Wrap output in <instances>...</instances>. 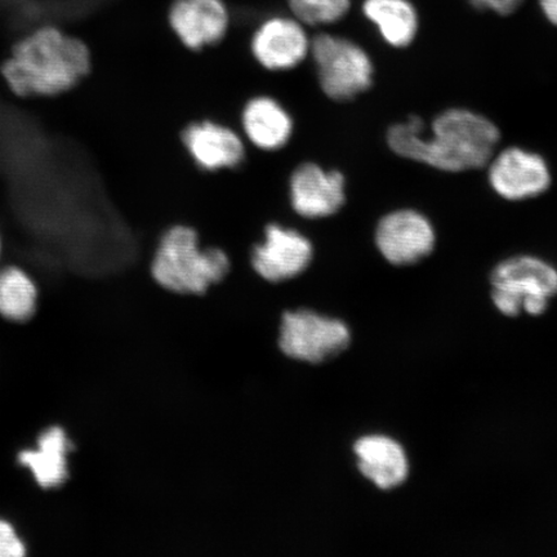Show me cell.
<instances>
[{
    "instance_id": "obj_1",
    "label": "cell",
    "mask_w": 557,
    "mask_h": 557,
    "mask_svg": "<svg viewBox=\"0 0 557 557\" xmlns=\"http://www.w3.org/2000/svg\"><path fill=\"white\" fill-rule=\"evenodd\" d=\"M420 116L393 125L387 144L395 154L445 172L486 166L500 139L497 125L466 109H449L436 117L431 135H424Z\"/></svg>"
},
{
    "instance_id": "obj_2",
    "label": "cell",
    "mask_w": 557,
    "mask_h": 557,
    "mask_svg": "<svg viewBox=\"0 0 557 557\" xmlns=\"http://www.w3.org/2000/svg\"><path fill=\"white\" fill-rule=\"evenodd\" d=\"M92 69L88 47L53 27L21 40L2 67L13 94L58 96L78 86Z\"/></svg>"
},
{
    "instance_id": "obj_3",
    "label": "cell",
    "mask_w": 557,
    "mask_h": 557,
    "mask_svg": "<svg viewBox=\"0 0 557 557\" xmlns=\"http://www.w3.org/2000/svg\"><path fill=\"white\" fill-rule=\"evenodd\" d=\"M232 269L224 248L205 246L197 227L173 224L159 236L151 260L152 278L172 294L200 296L221 283Z\"/></svg>"
},
{
    "instance_id": "obj_4",
    "label": "cell",
    "mask_w": 557,
    "mask_h": 557,
    "mask_svg": "<svg viewBox=\"0 0 557 557\" xmlns=\"http://www.w3.org/2000/svg\"><path fill=\"white\" fill-rule=\"evenodd\" d=\"M309 55L318 86L331 101H352L373 86V62L350 39L319 34L311 39Z\"/></svg>"
},
{
    "instance_id": "obj_5",
    "label": "cell",
    "mask_w": 557,
    "mask_h": 557,
    "mask_svg": "<svg viewBox=\"0 0 557 557\" xmlns=\"http://www.w3.org/2000/svg\"><path fill=\"white\" fill-rule=\"evenodd\" d=\"M491 283L493 302L505 315L539 317L557 295V270L539 257L517 256L493 270Z\"/></svg>"
},
{
    "instance_id": "obj_6",
    "label": "cell",
    "mask_w": 557,
    "mask_h": 557,
    "mask_svg": "<svg viewBox=\"0 0 557 557\" xmlns=\"http://www.w3.org/2000/svg\"><path fill=\"white\" fill-rule=\"evenodd\" d=\"M313 252L311 239L301 230L274 221L263 226L261 240L250 249V264L263 281L283 283L305 273Z\"/></svg>"
},
{
    "instance_id": "obj_7",
    "label": "cell",
    "mask_w": 557,
    "mask_h": 557,
    "mask_svg": "<svg viewBox=\"0 0 557 557\" xmlns=\"http://www.w3.org/2000/svg\"><path fill=\"white\" fill-rule=\"evenodd\" d=\"M350 341V331L339 320L309 310L287 312L283 318L281 347L292 359L323 363L345 351Z\"/></svg>"
},
{
    "instance_id": "obj_8",
    "label": "cell",
    "mask_w": 557,
    "mask_h": 557,
    "mask_svg": "<svg viewBox=\"0 0 557 557\" xmlns=\"http://www.w3.org/2000/svg\"><path fill=\"white\" fill-rule=\"evenodd\" d=\"M180 143L198 170L206 173L236 171L247 162V141L232 125L200 117L184 125Z\"/></svg>"
},
{
    "instance_id": "obj_9",
    "label": "cell",
    "mask_w": 557,
    "mask_h": 557,
    "mask_svg": "<svg viewBox=\"0 0 557 557\" xmlns=\"http://www.w3.org/2000/svg\"><path fill=\"white\" fill-rule=\"evenodd\" d=\"M287 199L299 219H330L346 205L345 174L311 160L298 163L287 180Z\"/></svg>"
},
{
    "instance_id": "obj_10",
    "label": "cell",
    "mask_w": 557,
    "mask_h": 557,
    "mask_svg": "<svg viewBox=\"0 0 557 557\" xmlns=\"http://www.w3.org/2000/svg\"><path fill=\"white\" fill-rule=\"evenodd\" d=\"M374 239L383 259L395 267H410L433 253L436 234L426 215L414 209H398L383 215Z\"/></svg>"
},
{
    "instance_id": "obj_11",
    "label": "cell",
    "mask_w": 557,
    "mask_h": 557,
    "mask_svg": "<svg viewBox=\"0 0 557 557\" xmlns=\"http://www.w3.org/2000/svg\"><path fill=\"white\" fill-rule=\"evenodd\" d=\"M311 39L297 18L264 21L250 39V53L264 72L289 74L309 58Z\"/></svg>"
},
{
    "instance_id": "obj_12",
    "label": "cell",
    "mask_w": 557,
    "mask_h": 557,
    "mask_svg": "<svg viewBox=\"0 0 557 557\" xmlns=\"http://www.w3.org/2000/svg\"><path fill=\"white\" fill-rule=\"evenodd\" d=\"M486 165L492 189L506 200L537 198L552 186L546 160L532 151L512 146L493 156Z\"/></svg>"
},
{
    "instance_id": "obj_13",
    "label": "cell",
    "mask_w": 557,
    "mask_h": 557,
    "mask_svg": "<svg viewBox=\"0 0 557 557\" xmlns=\"http://www.w3.org/2000/svg\"><path fill=\"white\" fill-rule=\"evenodd\" d=\"M242 135L257 151L275 154L288 148L296 122L288 107L269 94H257L242 104Z\"/></svg>"
},
{
    "instance_id": "obj_14",
    "label": "cell",
    "mask_w": 557,
    "mask_h": 557,
    "mask_svg": "<svg viewBox=\"0 0 557 557\" xmlns=\"http://www.w3.org/2000/svg\"><path fill=\"white\" fill-rule=\"evenodd\" d=\"M169 20L180 44L191 52L221 44L230 25L228 11L222 0H176Z\"/></svg>"
},
{
    "instance_id": "obj_15",
    "label": "cell",
    "mask_w": 557,
    "mask_h": 557,
    "mask_svg": "<svg viewBox=\"0 0 557 557\" xmlns=\"http://www.w3.org/2000/svg\"><path fill=\"white\" fill-rule=\"evenodd\" d=\"M354 450L360 472L380 490L392 491L406 483L409 463L398 442L382 435L366 436Z\"/></svg>"
},
{
    "instance_id": "obj_16",
    "label": "cell",
    "mask_w": 557,
    "mask_h": 557,
    "mask_svg": "<svg viewBox=\"0 0 557 557\" xmlns=\"http://www.w3.org/2000/svg\"><path fill=\"white\" fill-rule=\"evenodd\" d=\"M72 450L67 435L61 428H50L40 434L37 448L23 450L18 461L29 469L41 487L51 490L66 482L69 478L67 456Z\"/></svg>"
},
{
    "instance_id": "obj_17",
    "label": "cell",
    "mask_w": 557,
    "mask_h": 557,
    "mask_svg": "<svg viewBox=\"0 0 557 557\" xmlns=\"http://www.w3.org/2000/svg\"><path fill=\"white\" fill-rule=\"evenodd\" d=\"M363 11L389 46L404 48L414 40L418 16L408 0H366Z\"/></svg>"
},
{
    "instance_id": "obj_18",
    "label": "cell",
    "mask_w": 557,
    "mask_h": 557,
    "mask_svg": "<svg viewBox=\"0 0 557 557\" xmlns=\"http://www.w3.org/2000/svg\"><path fill=\"white\" fill-rule=\"evenodd\" d=\"M37 301V287L24 270H0V315L12 322H25L33 317Z\"/></svg>"
},
{
    "instance_id": "obj_19",
    "label": "cell",
    "mask_w": 557,
    "mask_h": 557,
    "mask_svg": "<svg viewBox=\"0 0 557 557\" xmlns=\"http://www.w3.org/2000/svg\"><path fill=\"white\" fill-rule=\"evenodd\" d=\"M295 18L304 25L337 23L350 10L351 0H288Z\"/></svg>"
},
{
    "instance_id": "obj_20",
    "label": "cell",
    "mask_w": 557,
    "mask_h": 557,
    "mask_svg": "<svg viewBox=\"0 0 557 557\" xmlns=\"http://www.w3.org/2000/svg\"><path fill=\"white\" fill-rule=\"evenodd\" d=\"M26 546L11 522L0 519V557H23Z\"/></svg>"
},
{
    "instance_id": "obj_21",
    "label": "cell",
    "mask_w": 557,
    "mask_h": 557,
    "mask_svg": "<svg viewBox=\"0 0 557 557\" xmlns=\"http://www.w3.org/2000/svg\"><path fill=\"white\" fill-rule=\"evenodd\" d=\"M524 0H470L478 10H490L507 16L517 11Z\"/></svg>"
},
{
    "instance_id": "obj_22",
    "label": "cell",
    "mask_w": 557,
    "mask_h": 557,
    "mask_svg": "<svg viewBox=\"0 0 557 557\" xmlns=\"http://www.w3.org/2000/svg\"><path fill=\"white\" fill-rule=\"evenodd\" d=\"M541 7L549 23L557 26V0H541Z\"/></svg>"
},
{
    "instance_id": "obj_23",
    "label": "cell",
    "mask_w": 557,
    "mask_h": 557,
    "mask_svg": "<svg viewBox=\"0 0 557 557\" xmlns=\"http://www.w3.org/2000/svg\"><path fill=\"white\" fill-rule=\"evenodd\" d=\"M0 255H2V239H0Z\"/></svg>"
}]
</instances>
